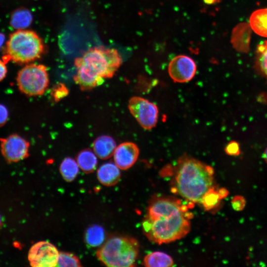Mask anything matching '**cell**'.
<instances>
[{"label": "cell", "instance_id": "cell-1", "mask_svg": "<svg viewBox=\"0 0 267 267\" xmlns=\"http://www.w3.org/2000/svg\"><path fill=\"white\" fill-rule=\"evenodd\" d=\"M188 209L178 200L159 197L149 203L142 222L144 234L151 242L162 244L180 239L191 228Z\"/></svg>", "mask_w": 267, "mask_h": 267}, {"label": "cell", "instance_id": "cell-2", "mask_svg": "<svg viewBox=\"0 0 267 267\" xmlns=\"http://www.w3.org/2000/svg\"><path fill=\"white\" fill-rule=\"evenodd\" d=\"M122 62L115 48L103 46L90 48L75 59L74 80L82 90H90L113 77Z\"/></svg>", "mask_w": 267, "mask_h": 267}, {"label": "cell", "instance_id": "cell-3", "mask_svg": "<svg viewBox=\"0 0 267 267\" xmlns=\"http://www.w3.org/2000/svg\"><path fill=\"white\" fill-rule=\"evenodd\" d=\"M173 187L187 200L201 203L205 194L214 188V170L204 163L183 155L175 168Z\"/></svg>", "mask_w": 267, "mask_h": 267}, {"label": "cell", "instance_id": "cell-4", "mask_svg": "<svg viewBox=\"0 0 267 267\" xmlns=\"http://www.w3.org/2000/svg\"><path fill=\"white\" fill-rule=\"evenodd\" d=\"M139 252V244L134 238L114 236L109 238L97 251L96 256L110 267H133Z\"/></svg>", "mask_w": 267, "mask_h": 267}, {"label": "cell", "instance_id": "cell-5", "mask_svg": "<svg viewBox=\"0 0 267 267\" xmlns=\"http://www.w3.org/2000/svg\"><path fill=\"white\" fill-rule=\"evenodd\" d=\"M44 50V43L38 34L33 31L23 29L11 34L6 46L8 59L19 64L38 59Z\"/></svg>", "mask_w": 267, "mask_h": 267}, {"label": "cell", "instance_id": "cell-6", "mask_svg": "<svg viewBox=\"0 0 267 267\" xmlns=\"http://www.w3.org/2000/svg\"><path fill=\"white\" fill-rule=\"evenodd\" d=\"M16 81L22 93L28 96L41 95L49 84L47 67L43 64L26 65L19 71Z\"/></svg>", "mask_w": 267, "mask_h": 267}, {"label": "cell", "instance_id": "cell-7", "mask_svg": "<svg viewBox=\"0 0 267 267\" xmlns=\"http://www.w3.org/2000/svg\"><path fill=\"white\" fill-rule=\"evenodd\" d=\"M128 108L144 129L149 130L156 126L159 112L157 105L153 102L142 97L133 96L129 101Z\"/></svg>", "mask_w": 267, "mask_h": 267}, {"label": "cell", "instance_id": "cell-8", "mask_svg": "<svg viewBox=\"0 0 267 267\" xmlns=\"http://www.w3.org/2000/svg\"><path fill=\"white\" fill-rule=\"evenodd\" d=\"M59 253L55 246L49 242L41 241L34 244L30 249L28 259L33 267H56Z\"/></svg>", "mask_w": 267, "mask_h": 267}, {"label": "cell", "instance_id": "cell-9", "mask_svg": "<svg viewBox=\"0 0 267 267\" xmlns=\"http://www.w3.org/2000/svg\"><path fill=\"white\" fill-rule=\"evenodd\" d=\"M1 152L6 161L17 162L29 156V142L17 134L0 138Z\"/></svg>", "mask_w": 267, "mask_h": 267}, {"label": "cell", "instance_id": "cell-10", "mask_svg": "<svg viewBox=\"0 0 267 267\" xmlns=\"http://www.w3.org/2000/svg\"><path fill=\"white\" fill-rule=\"evenodd\" d=\"M197 70L195 61L189 56L178 55L170 62L168 73L171 78L176 83H185L191 81Z\"/></svg>", "mask_w": 267, "mask_h": 267}, {"label": "cell", "instance_id": "cell-11", "mask_svg": "<svg viewBox=\"0 0 267 267\" xmlns=\"http://www.w3.org/2000/svg\"><path fill=\"white\" fill-rule=\"evenodd\" d=\"M139 150L132 142H124L116 147L113 154L114 161L121 170H126L132 167L137 160Z\"/></svg>", "mask_w": 267, "mask_h": 267}, {"label": "cell", "instance_id": "cell-12", "mask_svg": "<svg viewBox=\"0 0 267 267\" xmlns=\"http://www.w3.org/2000/svg\"><path fill=\"white\" fill-rule=\"evenodd\" d=\"M120 169L115 163L108 162L102 165L97 172L99 181L105 186H113L120 180L121 173Z\"/></svg>", "mask_w": 267, "mask_h": 267}, {"label": "cell", "instance_id": "cell-13", "mask_svg": "<svg viewBox=\"0 0 267 267\" xmlns=\"http://www.w3.org/2000/svg\"><path fill=\"white\" fill-rule=\"evenodd\" d=\"M92 148L93 152L98 158L107 159L113 155L116 148V143L111 136L103 135L94 140Z\"/></svg>", "mask_w": 267, "mask_h": 267}, {"label": "cell", "instance_id": "cell-14", "mask_svg": "<svg viewBox=\"0 0 267 267\" xmlns=\"http://www.w3.org/2000/svg\"><path fill=\"white\" fill-rule=\"evenodd\" d=\"M247 24H242L233 30L231 43L233 46L240 51H246L248 49L250 30Z\"/></svg>", "mask_w": 267, "mask_h": 267}, {"label": "cell", "instance_id": "cell-15", "mask_svg": "<svg viewBox=\"0 0 267 267\" xmlns=\"http://www.w3.org/2000/svg\"><path fill=\"white\" fill-rule=\"evenodd\" d=\"M250 25L256 34L267 37V8L255 11L250 16Z\"/></svg>", "mask_w": 267, "mask_h": 267}, {"label": "cell", "instance_id": "cell-16", "mask_svg": "<svg viewBox=\"0 0 267 267\" xmlns=\"http://www.w3.org/2000/svg\"><path fill=\"white\" fill-rule=\"evenodd\" d=\"M143 264L147 267H171L174 265V262L170 255L155 251L147 254L143 259Z\"/></svg>", "mask_w": 267, "mask_h": 267}, {"label": "cell", "instance_id": "cell-17", "mask_svg": "<svg viewBox=\"0 0 267 267\" xmlns=\"http://www.w3.org/2000/svg\"><path fill=\"white\" fill-rule=\"evenodd\" d=\"M77 162L79 167L86 174L91 173L95 170L97 159L94 152L90 149H85L77 155Z\"/></svg>", "mask_w": 267, "mask_h": 267}, {"label": "cell", "instance_id": "cell-18", "mask_svg": "<svg viewBox=\"0 0 267 267\" xmlns=\"http://www.w3.org/2000/svg\"><path fill=\"white\" fill-rule=\"evenodd\" d=\"M105 237V234L103 228L98 225H92L87 229L85 239L88 245L96 247L103 243Z\"/></svg>", "mask_w": 267, "mask_h": 267}, {"label": "cell", "instance_id": "cell-19", "mask_svg": "<svg viewBox=\"0 0 267 267\" xmlns=\"http://www.w3.org/2000/svg\"><path fill=\"white\" fill-rule=\"evenodd\" d=\"M79 165L77 162L70 157H66L61 162L59 170L65 180L71 182L74 180L79 173Z\"/></svg>", "mask_w": 267, "mask_h": 267}, {"label": "cell", "instance_id": "cell-20", "mask_svg": "<svg viewBox=\"0 0 267 267\" xmlns=\"http://www.w3.org/2000/svg\"><path fill=\"white\" fill-rule=\"evenodd\" d=\"M256 61L258 68L267 78V41L262 42L258 46Z\"/></svg>", "mask_w": 267, "mask_h": 267}, {"label": "cell", "instance_id": "cell-21", "mask_svg": "<svg viewBox=\"0 0 267 267\" xmlns=\"http://www.w3.org/2000/svg\"><path fill=\"white\" fill-rule=\"evenodd\" d=\"M81 266V262L75 255L67 252H59L56 267H79Z\"/></svg>", "mask_w": 267, "mask_h": 267}, {"label": "cell", "instance_id": "cell-22", "mask_svg": "<svg viewBox=\"0 0 267 267\" xmlns=\"http://www.w3.org/2000/svg\"><path fill=\"white\" fill-rule=\"evenodd\" d=\"M31 14L27 10L22 9L17 11L13 15V25L18 28H23L30 25L32 21Z\"/></svg>", "mask_w": 267, "mask_h": 267}, {"label": "cell", "instance_id": "cell-23", "mask_svg": "<svg viewBox=\"0 0 267 267\" xmlns=\"http://www.w3.org/2000/svg\"><path fill=\"white\" fill-rule=\"evenodd\" d=\"M221 199L222 198L219 190H216L213 188L205 194L201 203L206 209L210 210L215 207Z\"/></svg>", "mask_w": 267, "mask_h": 267}, {"label": "cell", "instance_id": "cell-24", "mask_svg": "<svg viewBox=\"0 0 267 267\" xmlns=\"http://www.w3.org/2000/svg\"><path fill=\"white\" fill-rule=\"evenodd\" d=\"M69 90L66 86L62 83L55 85L51 89L50 94L53 100L57 102L66 96Z\"/></svg>", "mask_w": 267, "mask_h": 267}, {"label": "cell", "instance_id": "cell-25", "mask_svg": "<svg viewBox=\"0 0 267 267\" xmlns=\"http://www.w3.org/2000/svg\"><path fill=\"white\" fill-rule=\"evenodd\" d=\"M225 151L229 155H238L240 154L239 145L237 142L231 141L226 146Z\"/></svg>", "mask_w": 267, "mask_h": 267}, {"label": "cell", "instance_id": "cell-26", "mask_svg": "<svg viewBox=\"0 0 267 267\" xmlns=\"http://www.w3.org/2000/svg\"><path fill=\"white\" fill-rule=\"evenodd\" d=\"M231 204L234 209L236 211H241L245 206V200L241 196H236L232 199Z\"/></svg>", "mask_w": 267, "mask_h": 267}, {"label": "cell", "instance_id": "cell-27", "mask_svg": "<svg viewBox=\"0 0 267 267\" xmlns=\"http://www.w3.org/2000/svg\"><path fill=\"white\" fill-rule=\"evenodd\" d=\"M8 112L3 105L0 104V128L4 125L8 119Z\"/></svg>", "mask_w": 267, "mask_h": 267}, {"label": "cell", "instance_id": "cell-28", "mask_svg": "<svg viewBox=\"0 0 267 267\" xmlns=\"http://www.w3.org/2000/svg\"><path fill=\"white\" fill-rule=\"evenodd\" d=\"M7 68L5 62L0 60V81H2L6 76Z\"/></svg>", "mask_w": 267, "mask_h": 267}, {"label": "cell", "instance_id": "cell-29", "mask_svg": "<svg viewBox=\"0 0 267 267\" xmlns=\"http://www.w3.org/2000/svg\"><path fill=\"white\" fill-rule=\"evenodd\" d=\"M264 158L265 159V160L266 161V162H267V147L266 148L265 152H264Z\"/></svg>", "mask_w": 267, "mask_h": 267}, {"label": "cell", "instance_id": "cell-30", "mask_svg": "<svg viewBox=\"0 0 267 267\" xmlns=\"http://www.w3.org/2000/svg\"><path fill=\"white\" fill-rule=\"evenodd\" d=\"M204 1L207 3H212L214 1V0H204Z\"/></svg>", "mask_w": 267, "mask_h": 267}, {"label": "cell", "instance_id": "cell-31", "mask_svg": "<svg viewBox=\"0 0 267 267\" xmlns=\"http://www.w3.org/2000/svg\"><path fill=\"white\" fill-rule=\"evenodd\" d=\"M1 225H2V220L0 216V227H1Z\"/></svg>", "mask_w": 267, "mask_h": 267}]
</instances>
